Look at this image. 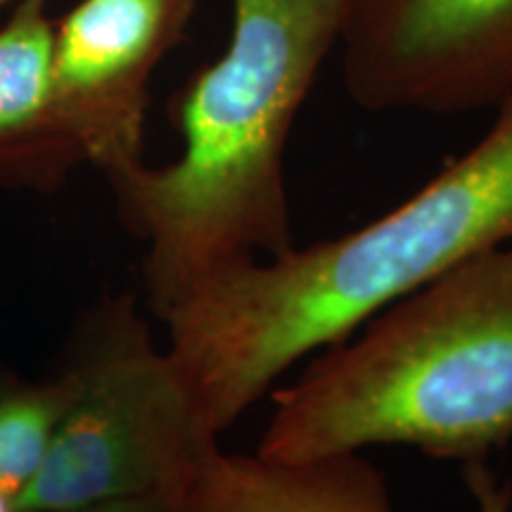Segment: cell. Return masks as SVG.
<instances>
[{"label": "cell", "mask_w": 512, "mask_h": 512, "mask_svg": "<svg viewBox=\"0 0 512 512\" xmlns=\"http://www.w3.org/2000/svg\"><path fill=\"white\" fill-rule=\"evenodd\" d=\"M477 145L368 226L211 273L164 311L169 354L214 437L299 361L484 249L512 242V95Z\"/></svg>", "instance_id": "cell-1"}, {"label": "cell", "mask_w": 512, "mask_h": 512, "mask_svg": "<svg viewBox=\"0 0 512 512\" xmlns=\"http://www.w3.org/2000/svg\"><path fill=\"white\" fill-rule=\"evenodd\" d=\"M337 50L368 112L496 110L512 95V0H349Z\"/></svg>", "instance_id": "cell-5"}, {"label": "cell", "mask_w": 512, "mask_h": 512, "mask_svg": "<svg viewBox=\"0 0 512 512\" xmlns=\"http://www.w3.org/2000/svg\"><path fill=\"white\" fill-rule=\"evenodd\" d=\"M0 512H15V505H12V501L3 491H0Z\"/></svg>", "instance_id": "cell-12"}, {"label": "cell", "mask_w": 512, "mask_h": 512, "mask_svg": "<svg viewBox=\"0 0 512 512\" xmlns=\"http://www.w3.org/2000/svg\"><path fill=\"white\" fill-rule=\"evenodd\" d=\"M5 3H8V0H0V5H5Z\"/></svg>", "instance_id": "cell-13"}, {"label": "cell", "mask_w": 512, "mask_h": 512, "mask_svg": "<svg viewBox=\"0 0 512 512\" xmlns=\"http://www.w3.org/2000/svg\"><path fill=\"white\" fill-rule=\"evenodd\" d=\"M465 479L472 496H475L477 512H512L508 494L496 484L494 475L486 470L484 463L465 465Z\"/></svg>", "instance_id": "cell-10"}, {"label": "cell", "mask_w": 512, "mask_h": 512, "mask_svg": "<svg viewBox=\"0 0 512 512\" xmlns=\"http://www.w3.org/2000/svg\"><path fill=\"white\" fill-rule=\"evenodd\" d=\"M197 0H81L55 24L53 114L79 162L107 178L143 159L152 74Z\"/></svg>", "instance_id": "cell-6"}, {"label": "cell", "mask_w": 512, "mask_h": 512, "mask_svg": "<svg viewBox=\"0 0 512 512\" xmlns=\"http://www.w3.org/2000/svg\"><path fill=\"white\" fill-rule=\"evenodd\" d=\"M46 512H176V510L164 494H145V496L117 498V501L81 505V508L46 510Z\"/></svg>", "instance_id": "cell-11"}, {"label": "cell", "mask_w": 512, "mask_h": 512, "mask_svg": "<svg viewBox=\"0 0 512 512\" xmlns=\"http://www.w3.org/2000/svg\"><path fill=\"white\" fill-rule=\"evenodd\" d=\"M48 0H22L0 29V176H60L79 164L53 114Z\"/></svg>", "instance_id": "cell-8"}, {"label": "cell", "mask_w": 512, "mask_h": 512, "mask_svg": "<svg viewBox=\"0 0 512 512\" xmlns=\"http://www.w3.org/2000/svg\"><path fill=\"white\" fill-rule=\"evenodd\" d=\"M223 53L174 100L183 150L143 159L110 183L147 245L143 278L157 316L221 268L297 247L285 152L320 69L335 53L349 0H230Z\"/></svg>", "instance_id": "cell-2"}, {"label": "cell", "mask_w": 512, "mask_h": 512, "mask_svg": "<svg viewBox=\"0 0 512 512\" xmlns=\"http://www.w3.org/2000/svg\"><path fill=\"white\" fill-rule=\"evenodd\" d=\"M271 396L264 458L413 446L484 463L512 439V242L380 311Z\"/></svg>", "instance_id": "cell-3"}, {"label": "cell", "mask_w": 512, "mask_h": 512, "mask_svg": "<svg viewBox=\"0 0 512 512\" xmlns=\"http://www.w3.org/2000/svg\"><path fill=\"white\" fill-rule=\"evenodd\" d=\"M64 401V375L50 382H27L0 373V491L12 505L43 465Z\"/></svg>", "instance_id": "cell-9"}, {"label": "cell", "mask_w": 512, "mask_h": 512, "mask_svg": "<svg viewBox=\"0 0 512 512\" xmlns=\"http://www.w3.org/2000/svg\"><path fill=\"white\" fill-rule=\"evenodd\" d=\"M176 512H394L387 479L361 453L271 460L221 446L171 491Z\"/></svg>", "instance_id": "cell-7"}, {"label": "cell", "mask_w": 512, "mask_h": 512, "mask_svg": "<svg viewBox=\"0 0 512 512\" xmlns=\"http://www.w3.org/2000/svg\"><path fill=\"white\" fill-rule=\"evenodd\" d=\"M67 401L15 512L69 510L164 494L204 453L207 432L169 349H157L128 297L95 313L67 373Z\"/></svg>", "instance_id": "cell-4"}]
</instances>
